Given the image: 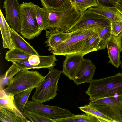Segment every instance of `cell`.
I'll return each mask as SVG.
<instances>
[{
    "mask_svg": "<svg viewBox=\"0 0 122 122\" xmlns=\"http://www.w3.org/2000/svg\"><path fill=\"white\" fill-rule=\"evenodd\" d=\"M55 55L41 56L31 55L28 58L13 62L21 70L41 68L49 69L56 65L58 60Z\"/></svg>",
    "mask_w": 122,
    "mask_h": 122,
    "instance_id": "9c48e42d",
    "label": "cell"
},
{
    "mask_svg": "<svg viewBox=\"0 0 122 122\" xmlns=\"http://www.w3.org/2000/svg\"><path fill=\"white\" fill-rule=\"evenodd\" d=\"M34 89L30 88L15 95L14 102L18 109L22 113L29 97Z\"/></svg>",
    "mask_w": 122,
    "mask_h": 122,
    "instance_id": "d4e9b609",
    "label": "cell"
},
{
    "mask_svg": "<svg viewBox=\"0 0 122 122\" xmlns=\"http://www.w3.org/2000/svg\"><path fill=\"white\" fill-rule=\"evenodd\" d=\"M79 108L86 114L96 117L98 118L100 122H114L111 119L104 115L89 104L80 107Z\"/></svg>",
    "mask_w": 122,
    "mask_h": 122,
    "instance_id": "4316f807",
    "label": "cell"
},
{
    "mask_svg": "<svg viewBox=\"0 0 122 122\" xmlns=\"http://www.w3.org/2000/svg\"><path fill=\"white\" fill-rule=\"evenodd\" d=\"M106 45L109 59L108 63L118 68L121 64L120 54L122 51V31L117 36L111 34Z\"/></svg>",
    "mask_w": 122,
    "mask_h": 122,
    "instance_id": "7c38bea8",
    "label": "cell"
},
{
    "mask_svg": "<svg viewBox=\"0 0 122 122\" xmlns=\"http://www.w3.org/2000/svg\"><path fill=\"white\" fill-rule=\"evenodd\" d=\"M35 6L31 2H23L20 4V33L23 37L29 40L38 37L42 30L37 23Z\"/></svg>",
    "mask_w": 122,
    "mask_h": 122,
    "instance_id": "3957f363",
    "label": "cell"
},
{
    "mask_svg": "<svg viewBox=\"0 0 122 122\" xmlns=\"http://www.w3.org/2000/svg\"><path fill=\"white\" fill-rule=\"evenodd\" d=\"M13 64L7 71L5 75L0 77V87L3 89L5 86H8L10 85L14 76L21 70L16 65Z\"/></svg>",
    "mask_w": 122,
    "mask_h": 122,
    "instance_id": "484cf974",
    "label": "cell"
},
{
    "mask_svg": "<svg viewBox=\"0 0 122 122\" xmlns=\"http://www.w3.org/2000/svg\"><path fill=\"white\" fill-rule=\"evenodd\" d=\"M78 31L77 37L78 39L81 40L88 39L97 32L92 29L80 30Z\"/></svg>",
    "mask_w": 122,
    "mask_h": 122,
    "instance_id": "1f68e13d",
    "label": "cell"
},
{
    "mask_svg": "<svg viewBox=\"0 0 122 122\" xmlns=\"http://www.w3.org/2000/svg\"><path fill=\"white\" fill-rule=\"evenodd\" d=\"M14 96L11 94H6L0 88V107L6 109L14 113L19 117L23 122H30L16 107L14 102Z\"/></svg>",
    "mask_w": 122,
    "mask_h": 122,
    "instance_id": "2e32d148",
    "label": "cell"
},
{
    "mask_svg": "<svg viewBox=\"0 0 122 122\" xmlns=\"http://www.w3.org/2000/svg\"><path fill=\"white\" fill-rule=\"evenodd\" d=\"M77 9L82 14L89 8L95 7L98 4L96 0H71Z\"/></svg>",
    "mask_w": 122,
    "mask_h": 122,
    "instance_id": "f1b7e54d",
    "label": "cell"
},
{
    "mask_svg": "<svg viewBox=\"0 0 122 122\" xmlns=\"http://www.w3.org/2000/svg\"><path fill=\"white\" fill-rule=\"evenodd\" d=\"M62 71L54 68L49 69L48 73L44 76L41 82L36 88L32 96V100L43 103L54 98L58 90V82Z\"/></svg>",
    "mask_w": 122,
    "mask_h": 122,
    "instance_id": "5b68a950",
    "label": "cell"
},
{
    "mask_svg": "<svg viewBox=\"0 0 122 122\" xmlns=\"http://www.w3.org/2000/svg\"><path fill=\"white\" fill-rule=\"evenodd\" d=\"M25 106L28 111L53 119H63L75 115L68 110L61 108L56 106L45 105L33 100L28 101Z\"/></svg>",
    "mask_w": 122,
    "mask_h": 122,
    "instance_id": "ba28073f",
    "label": "cell"
},
{
    "mask_svg": "<svg viewBox=\"0 0 122 122\" xmlns=\"http://www.w3.org/2000/svg\"><path fill=\"white\" fill-rule=\"evenodd\" d=\"M36 17L38 26L40 29L45 30L49 29V25L47 10L41 8L35 4Z\"/></svg>",
    "mask_w": 122,
    "mask_h": 122,
    "instance_id": "ffe728a7",
    "label": "cell"
},
{
    "mask_svg": "<svg viewBox=\"0 0 122 122\" xmlns=\"http://www.w3.org/2000/svg\"><path fill=\"white\" fill-rule=\"evenodd\" d=\"M97 32L100 39L98 46V50L104 49L107 47V42L111 34L110 25L109 26L103 28Z\"/></svg>",
    "mask_w": 122,
    "mask_h": 122,
    "instance_id": "f546056e",
    "label": "cell"
},
{
    "mask_svg": "<svg viewBox=\"0 0 122 122\" xmlns=\"http://www.w3.org/2000/svg\"><path fill=\"white\" fill-rule=\"evenodd\" d=\"M110 23L108 20L103 16L87 10L82 14L70 30L71 32L88 29H92L98 31L103 28L109 26Z\"/></svg>",
    "mask_w": 122,
    "mask_h": 122,
    "instance_id": "52a82bcc",
    "label": "cell"
},
{
    "mask_svg": "<svg viewBox=\"0 0 122 122\" xmlns=\"http://www.w3.org/2000/svg\"><path fill=\"white\" fill-rule=\"evenodd\" d=\"M115 8L122 15V0H119L117 3Z\"/></svg>",
    "mask_w": 122,
    "mask_h": 122,
    "instance_id": "e575fe53",
    "label": "cell"
},
{
    "mask_svg": "<svg viewBox=\"0 0 122 122\" xmlns=\"http://www.w3.org/2000/svg\"><path fill=\"white\" fill-rule=\"evenodd\" d=\"M40 0L43 7L47 10H60L67 7L71 2V0Z\"/></svg>",
    "mask_w": 122,
    "mask_h": 122,
    "instance_id": "7402d4cb",
    "label": "cell"
},
{
    "mask_svg": "<svg viewBox=\"0 0 122 122\" xmlns=\"http://www.w3.org/2000/svg\"><path fill=\"white\" fill-rule=\"evenodd\" d=\"M85 92L90 101L122 95V73L100 79H92Z\"/></svg>",
    "mask_w": 122,
    "mask_h": 122,
    "instance_id": "6da1fadb",
    "label": "cell"
},
{
    "mask_svg": "<svg viewBox=\"0 0 122 122\" xmlns=\"http://www.w3.org/2000/svg\"><path fill=\"white\" fill-rule=\"evenodd\" d=\"M34 122H55V119L49 118L32 111L27 110Z\"/></svg>",
    "mask_w": 122,
    "mask_h": 122,
    "instance_id": "4dcf8cb0",
    "label": "cell"
},
{
    "mask_svg": "<svg viewBox=\"0 0 122 122\" xmlns=\"http://www.w3.org/2000/svg\"><path fill=\"white\" fill-rule=\"evenodd\" d=\"M31 55L17 48H13L6 52L5 58L8 61L12 62L28 58Z\"/></svg>",
    "mask_w": 122,
    "mask_h": 122,
    "instance_id": "603a6c76",
    "label": "cell"
},
{
    "mask_svg": "<svg viewBox=\"0 0 122 122\" xmlns=\"http://www.w3.org/2000/svg\"><path fill=\"white\" fill-rule=\"evenodd\" d=\"M20 7L17 0H5L3 3L6 21L12 28L19 33L20 32Z\"/></svg>",
    "mask_w": 122,
    "mask_h": 122,
    "instance_id": "8fae6325",
    "label": "cell"
},
{
    "mask_svg": "<svg viewBox=\"0 0 122 122\" xmlns=\"http://www.w3.org/2000/svg\"><path fill=\"white\" fill-rule=\"evenodd\" d=\"M46 34L47 39L45 42L47 44L46 47H49L48 51L56 49L60 44L66 40L71 34L63 32H52L46 30Z\"/></svg>",
    "mask_w": 122,
    "mask_h": 122,
    "instance_id": "e0dca14e",
    "label": "cell"
},
{
    "mask_svg": "<svg viewBox=\"0 0 122 122\" xmlns=\"http://www.w3.org/2000/svg\"><path fill=\"white\" fill-rule=\"evenodd\" d=\"M10 28L0 8V29L2 39L3 47L10 50L14 47Z\"/></svg>",
    "mask_w": 122,
    "mask_h": 122,
    "instance_id": "d6986e66",
    "label": "cell"
},
{
    "mask_svg": "<svg viewBox=\"0 0 122 122\" xmlns=\"http://www.w3.org/2000/svg\"><path fill=\"white\" fill-rule=\"evenodd\" d=\"M119 0H96L98 4L108 7H115Z\"/></svg>",
    "mask_w": 122,
    "mask_h": 122,
    "instance_id": "836d02e7",
    "label": "cell"
},
{
    "mask_svg": "<svg viewBox=\"0 0 122 122\" xmlns=\"http://www.w3.org/2000/svg\"><path fill=\"white\" fill-rule=\"evenodd\" d=\"M78 31L71 32L68 38L56 49L50 51L55 55L65 56L71 54H80L84 48L87 39L81 40L77 35Z\"/></svg>",
    "mask_w": 122,
    "mask_h": 122,
    "instance_id": "30bf717a",
    "label": "cell"
},
{
    "mask_svg": "<svg viewBox=\"0 0 122 122\" xmlns=\"http://www.w3.org/2000/svg\"><path fill=\"white\" fill-rule=\"evenodd\" d=\"M81 54L67 55L63 64V73L71 80L78 71L84 59Z\"/></svg>",
    "mask_w": 122,
    "mask_h": 122,
    "instance_id": "5bb4252c",
    "label": "cell"
},
{
    "mask_svg": "<svg viewBox=\"0 0 122 122\" xmlns=\"http://www.w3.org/2000/svg\"><path fill=\"white\" fill-rule=\"evenodd\" d=\"M100 41L99 36L96 32L87 39L84 48L80 54L84 56L91 52L97 51Z\"/></svg>",
    "mask_w": 122,
    "mask_h": 122,
    "instance_id": "cb8c5ba5",
    "label": "cell"
},
{
    "mask_svg": "<svg viewBox=\"0 0 122 122\" xmlns=\"http://www.w3.org/2000/svg\"><path fill=\"white\" fill-rule=\"evenodd\" d=\"M96 67L92 61L84 59L73 80L77 85L89 83L92 80Z\"/></svg>",
    "mask_w": 122,
    "mask_h": 122,
    "instance_id": "4fadbf2b",
    "label": "cell"
},
{
    "mask_svg": "<svg viewBox=\"0 0 122 122\" xmlns=\"http://www.w3.org/2000/svg\"><path fill=\"white\" fill-rule=\"evenodd\" d=\"M111 33L117 36L122 31V22L113 21L110 23Z\"/></svg>",
    "mask_w": 122,
    "mask_h": 122,
    "instance_id": "d6a6232c",
    "label": "cell"
},
{
    "mask_svg": "<svg viewBox=\"0 0 122 122\" xmlns=\"http://www.w3.org/2000/svg\"><path fill=\"white\" fill-rule=\"evenodd\" d=\"M44 77L37 71L20 70L13 77L10 85L3 90L7 94L15 96L30 88H36Z\"/></svg>",
    "mask_w": 122,
    "mask_h": 122,
    "instance_id": "277c9868",
    "label": "cell"
},
{
    "mask_svg": "<svg viewBox=\"0 0 122 122\" xmlns=\"http://www.w3.org/2000/svg\"><path fill=\"white\" fill-rule=\"evenodd\" d=\"M47 10L49 21L48 31L52 32L71 33L70 28L82 14L71 0L70 4L66 7L59 10Z\"/></svg>",
    "mask_w": 122,
    "mask_h": 122,
    "instance_id": "7a4b0ae2",
    "label": "cell"
},
{
    "mask_svg": "<svg viewBox=\"0 0 122 122\" xmlns=\"http://www.w3.org/2000/svg\"><path fill=\"white\" fill-rule=\"evenodd\" d=\"M121 69H122V63L121 64Z\"/></svg>",
    "mask_w": 122,
    "mask_h": 122,
    "instance_id": "d590c367",
    "label": "cell"
},
{
    "mask_svg": "<svg viewBox=\"0 0 122 122\" xmlns=\"http://www.w3.org/2000/svg\"><path fill=\"white\" fill-rule=\"evenodd\" d=\"M14 47L17 48L31 55H39L38 53L30 44L15 30L10 28Z\"/></svg>",
    "mask_w": 122,
    "mask_h": 122,
    "instance_id": "ac0fdd59",
    "label": "cell"
},
{
    "mask_svg": "<svg viewBox=\"0 0 122 122\" xmlns=\"http://www.w3.org/2000/svg\"><path fill=\"white\" fill-rule=\"evenodd\" d=\"M87 10L90 12L101 15L110 22H122V15L115 7H105L98 4L96 6L89 8Z\"/></svg>",
    "mask_w": 122,
    "mask_h": 122,
    "instance_id": "9a60e30c",
    "label": "cell"
},
{
    "mask_svg": "<svg viewBox=\"0 0 122 122\" xmlns=\"http://www.w3.org/2000/svg\"><path fill=\"white\" fill-rule=\"evenodd\" d=\"M89 104L114 122H122V95L90 101Z\"/></svg>",
    "mask_w": 122,
    "mask_h": 122,
    "instance_id": "8992f818",
    "label": "cell"
},
{
    "mask_svg": "<svg viewBox=\"0 0 122 122\" xmlns=\"http://www.w3.org/2000/svg\"><path fill=\"white\" fill-rule=\"evenodd\" d=\"M55 122H100L96 117L88 114L76 115L61 119H55Z\"/></svg>",
    "mask_w": 122,
    "mask_h": 122,
    "instance_id": "44dd1931",
    "label": "cell"
},
{
    "mask_svg": "<svg viewBox=\"0 0 122 122\" xmlns=\"http://www.w3.org/2000/svg\"><path fill=\"white\" fill-rule=\"evenodd\" d=\"M0 120L2 122H23L19 117L14 113L0 107Z\"/></svg>",
    "mask_w": 122,
    "mask_h": 122,
    "instance_id": "83f0119b",
    "label": "cell"
}]
</instances>
